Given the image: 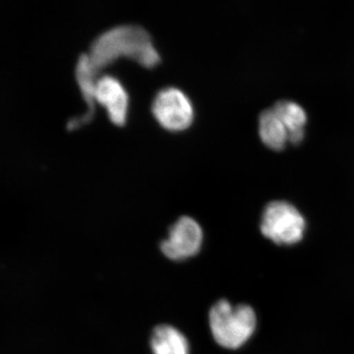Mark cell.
<instances>
[{
	"label": "cell",
	"mask_w": 354,
	"mask_h": 354,
	"mask_svg": "<svg viewBox=\"0 0 354 354\" xmlns=\"http://www.w3.org/2000/svg\"><path fill=\"white\" fill-rule=\"evenodd\" d=\"M212 335L223 348L237 349L252 337L257 317L248 305H232L227 300L216 302L209 313Z\"/></svg>",
	"instance_id": "cell-2"
},
{
	"label": "cell",
	"mask_w": 354,
	"mask_h": 354,
	"mask_svg": "<svg viewBox=\"0 0 354 354\" xmlns=\"http://www.w3.org/2000/svg\"><path fill=\"white\" fill-rule=\"evenodd\" d=\"M259 135L264 145L277 152L283 151L290 144L288 130L272 108L265 109L260 114Z\"/></svg>",
	"instance_id": "cell-8"
},
{
	"label": "cell",
	"mask_w": 354,
	"mask_h": 354,
	"mask_svg": "<svg viewBox=\"0 0 354 354\" xmlns=\"http://www.w3.org/2000/svg\"><path fill=\"white\" fill-rule=\"evenodd\" d=\"M288 130L290 144L299 145L304 141L305 127L307 123L306 113L299 104L291 101L276 102L272 106Z\"/></svg>",
	"instance_id": "cell-10"
},
{
	"label": "cell",
	"mask_w": 354,
	"mask_h": 354,
	"mask_svg": "<svg viewBox=\"0 0 354 354\" xmlns=\"http://www.w3.org/2000/svg\"><path fill=\"white\" fill-rule=\"evenodd\" d=\"M76 80L80 88L81 94L84 101H85L87 109L86 113L81 114L78 118H71L67 123V128L69 130H74L76 128L82 127V125L92 120L95 114V85H97V79H99V72L95 70L93 64H91L87 53H83L79 57L78 62L76 65Z\"/></svg>",
	"instance_id": "cell-7"
},
{
	"label": "cell",
	"mask_w": 354,
	"mask_h": 354,
	"mask_svg": "<svg viewBox=\"0 0 354 354\" xmlns=\"http://www.w3.org/2000/svg\"><path fill=\"white\" fill-rule=\"evenodd\" d=\"M203 236L202 227L197 221L190 216H181L169 228V237L160 242V250L169 259L186 260L199 252Z\"/></svg>",
	"instance_id": "cell-5"
},
{
	"label": "cell",
	"mask_w": 354,
	"mask_h": 354,
	"mask_svg": "<svg viewBox=\"0 0 354 354\" xmlns=\"http://www.w3.org/2000/svg\"><path fill=\"white\" fill-rule=\"evenodd\" d=\"M306 223L293 205L274 201L266 206L261 221V232L279 245H291L301 241Z\"/></svg>",
	"instance_id": "cell-3"
},
{
	"label": "cell",
	"mask_w": 354,
	"mask_h": 354,
	"mask_svg": "<svg viewBox=\"0 0 354 354\" xmlns=\"http://www.w3.org/2000/svg\"><path fill=\"white\" fill-rule=\"evenodd\" d=\"M153 354H189V344L183 333L169 325H158L151 335Z\"/></svg>",
	"instance_id": "cell-9"
},
{
	"label": "cell",
	"mask_w": 354,
	"mask_h": 354,
	"mask_svg": "<svg viewBox=\"0 0 354 354\" xmlns=\"http://www.w3.org/2000/svg\"><path fill=\"white\" fill-rule=\"evenodd\" d=\"M97 72L121 57L135 60L147 68L160 64V55L150 34L138 25H120L102 32L87 53Z\"/></svg>",
	"instance_id": "cell-1"
},
{
	"label": "cell",
	"mask_w": 354,
	"mask_h": 354,
	"mask_svg": "<svg viewBox=\"0 0 354 354\" xmlns=\"http://www.w3.org/2000/svg\"><path fill=\"white\" fill-rule=\"evenodd\" d=\"M95 104L106 109L113 124L122 127L127 120L129 97L127 88L113 75L99 77L95 85Z\"/></svg>",
	"instance_id": "cell-6"
},
{
	"label": "cell",
	"mask_w": 354,
	"mask_h": 354,
	"mask_svg": "<svg viewBox=\"0 0 354 354\" xmlns=\"http://www.w3.org/2000/svg\"><path fill=\"white\" fill-rule=\"evenodd\" d=\"M152 113L160 127L181 131L192 124L194 108L188 95L176 87L158 91L152 102Z\"/></svg>",
	"instance_id": "cell-4"
}]
</instances>
